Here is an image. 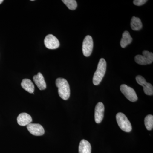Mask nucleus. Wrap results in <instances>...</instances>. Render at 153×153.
I'll use <instances>...</instances> for the list:
<instances>
[{
  "instance_id": "obj_1",
  "label": "nucleus",
  "mask_w": 153,
  "mask_h": 153,
  "mask_svg": "<svg viewBox=\"0 0 153 153\" xmlns=\"http://www.w3.org/2000/svg\"><path fill=\"white\" fill-rule=\"evenodd\" d=\"M56 86L58 88L59 96L64 100H67L70 95V89L68 81L64 78H57L56 80Z\"/></svg>"
},
{
  "instance_id": "obj_8",
  "label": "nucleus",
  "mask_w": 153,
  "mask_h": 153,
  "mask_svg": "<svg viewBox=\"0 0 153 153\" xmlns=\"http://www.w3.org/2000/svg\"><path fill=\"white\" fill-rule=\"evenodd\" d=\"M44 43L46 47L50 49H56L60 46V42L57 38L51 34L45 37Z\"/></svg>"
},
{
  "instance_id": "obj_9",
  "label": "nucleus",
  "mask_w": 153,
  "mask_h": 153,
  "mask_svg": "<svg viewBox=\"0 0 153 153\" xmlns=\"http://www.w3.org/2000/svg\"><path fill=\"white\" fill-rule=\"evenodd\" d=\"M27 128L30 133L34 136H40L44 135L45 133L44 128L39 124H29L27 126Z\"/></svg>"
},
{
  "instance_id": "obj_12",
  "label": "nucleus",
  "mask_w": 153,
  "mask_h": 153,
  "mask_svg": "<svg viewBox=\"0 0 153 153\" xmlns=\"http://www.w3.org/2000/svg\"><path fill=\"white\" fill-rule=\"evenodd\" d=\"M33 79L35 84L37 85V87L40 90H43L46 89L47 85L44 76L41 73L39 72L37 75L33 76Z\"/></svg>"
},
{
  "instance_id": "obj_3",
  "label": "nucleus",
  "mask_w": 153,
  "mask_h": 153,
  "mask_svg": "<svg viewBox=\"0 0 153 153\" xmlns=\"http://www.w3.org/2000/svg\"><path fill=\"white\" fill-rule=\"evenodd\" d=\"M116 120L121 129L126 132H130L131 131V123L124 114L121 112L117 113L116 115Z\"/></svg>"
},
{
  "instance_id": "obj_10",
  "label": "nucleus",
  "mask_w": 153,
  "mask_h": 153,
  "mask_svg": "<svg viewBox=\"0 0 153 153\" xmlns=\"http://www.w3.org/2000/svg\"><path fill=\"white\" fill-rule=\"evenodd\" d=\"M104 105L101 102H99L96 105L94 112V119L97 123L101 122L104 117Z\"/></svg>"
},
{
  "instance_id": "obj_2",
  "label": "nucleus",
  "mask_w": 153,
  "mask_h": 153,
  "mask_svg": "<svg viewBox=\"0 0 153 153\" xmlns=\"http://www.w3.org/2000/svg\"><path fill=\"white\" fill-rule=\"evenodd\" d=\"M106 70V61L103 58H101L93 76V83L94 85H98L100 83L105 74Z\"/></svg>"
},
{
  "instance_id": "obj_4",
  "label": "nucleus",
  "mask_w": 153,
  "mask_h": 153,
  "mask_svg": "<svg viewBox=\"0 0 153 153\" xmlns=\"http://www.w3.org/2000/svg\"><path fill=\"white\" fill-rule=\"evenodd\" d=\"M143 55H137L135 57V62L140 65H146L151 64L153 61V54L147 50L143 51Z\"/></svg>"
},
{
  "instance_id": "obj_14",
  "label": "nucleus",
  "mask_w": 153,
  "mask_h": 153,
  "mask_svg": "<svg viewBox=\"0 0 153 153\" xmlns=\"http://www.w3.org/2000/svg\"><path fill=\"white\" fill-rule=\"evenodd\" d=\"M21 85L26 91L30 93H33L35 90V86L31 80L28 79H24L22 80Z\"/></svg>"
},
{
  "instance_id": "obj_13",
  "label": "nucleus",
  "mask_w": 153,
  "mask_h": 153,
  "mask_svg": "<svg viewBox=\"0 0 153 153\" xmlns=\"http://www.w3.org/2000/svg\"><path fill=\"white\" fill-rule=\"evenodd\" d=\"M91 147L90 143L85 140H82L79 143V153H91Z\"/></svg>"
},
{
  "instance_id": "obj_6",
  "label": "nucleus",
  "mask_w": 153,
  "mask_h": 153,
  "mask_svg": "<svg viewBox=\"0 0 153 153\" xmlns=\"http://www.w3.org/2000/svg\"><path fill=\"white\" fill-rule=\"evenodd\" d=\"M93 45L92 37L90 36H85L82 45V53L85 57H89L91 55L93 50Z\"/></svg>"
},
{
  "instance_id": "obj_16",
  "label": "nucleus",
  "mask_w": 153,
  "mask_h": 153,
  "mask_svg": "<svg viewBox=\"0 0 153 153\" xmlns=\"http://www.w3.org/2000/svg\"><path fill=\"white\" fill-rule=\"evenodd\" d=\"M131 27L134 31H139L143 27L142 23L139 18L133 16L132 18L131 22Z\"/></svg>"
},
{
  "instance_id": "obj_20",
  "label": "nucleus",
  "mask_w": 153,
  "mask_h": 153,
  "mask_svg": "<svg viewBox=\"0 0 153 153\" xmlns=\"http://www.w3.org/2000/svg\"><path fill=\"white\" fill-rule=\"evenodd\" d=\"M3 1H4L3 0H0V4H1V3H2Z\"/></svg>"
},
{
  "instance_id": "obj_19",
  "label": "nucleus",
  "mask_w": 153,
  "mask_h": 153,
  "mask_svg": "<svg viewBox=\"0 0 153 153\" xmlns=\"http://www.w3.org/2000/svg\"><path fill=\"white\" fill-rule=\"evenodd\" d=\"M146 2H147V0H134L133 1V3L135 5L140 6L144 4Z\"/></svg>"
},
{
  "instance_id": "obj_15",
  "label": "nucleus",
  "mask_w": 153,
  "mask_h": 153,
  "mask_svg": "<svg viewBox=\"0 0 153 153\" xmlns=\"http://www.w3.org/2000/svg\"><path fill=\"white\" fill-rule=\"evenodd\" d=\"M132 41V38L128 31H125L122 35V38L120 41V46L122 48H125Z\"/></svg>"
},
{
  "instance_id": "obj_7",
  "label": "nucleus",
  "mask_w": 153,
  "mask_h": 153,
  "mask_svg": "<svg viewBox=\"0 0 153 153\" xmlns=\"http://www.w3.org/2000/svg\"><path fill=\"white\" fill-rule=\"evenodd\" d=\"M136 79L138 84L143 86L144 92L146 95H153V87L151 83H148L145 78L140 75L137 76Z\"/></svg>"
},
{
  "instance_id": "obj_18",
  "label": "nucleus",
  "mask_w": 153,
  "mask_h": 153,
  "mask_svg": "<svg viewBox=\"0 0 153 153\" xmlns=\"http://www.w3.org/2000/svg\"><path fill=\"white\" fill-rule=\"evenodd\" d=\"M62 2L65 4L69 10H74L77 7V4L75 0H63Z\"/></svg>"
},
{
  "instance_id": "obj_11",
  "label": "nucleus",
  "mask_w": 153,
  "mask_h": 153,
  "mask_svg": "<svg viewBox=\"0 0 153 153\" xmlns=\"http://www.w3.org/2000/svg\"><path fill=\"white\" fill-rule=\"evenodd\" d=\"M33 121L32 118L30 114L26 113H22L17 117V122L21 126H27L31 123Z\"/></svg>"
},
{
  "instance_id": "obj_5",
  "label": "nucleus",
  "mask_w": 153,
  "mask_h": 153,
  "mask_svg": "<svg viewBox=\"0 0 153 153\" xmlns=\"http://www.w3.org/2000/svg\"><path fill=\"white\" fill-rule=\"evenodd\" d=\"M120 89L122 93L126 97V98L132 102H134L137 100L138 97L135 91L131 87L126 84L121 85Z\"/></svg>"
},
{
  "instance_id": "obj_17",
  "label": "nucleus",
  "mask_w": 153,
  "mask_h": 153,
  "mask_svg": "<svg viewBox=\"0 0 153 153\" xmlns=\"http://www.w3.org/2000/svg\"><path fill=\"white\" fill-rule=\"evenodd\" d=\"M144 122L146 128L148 130L151 131L153 129V116L152 115H148L145 117Z\"/></svg>"
}]
</instances>
